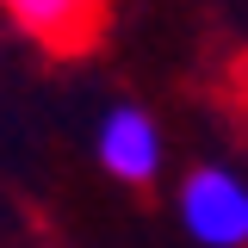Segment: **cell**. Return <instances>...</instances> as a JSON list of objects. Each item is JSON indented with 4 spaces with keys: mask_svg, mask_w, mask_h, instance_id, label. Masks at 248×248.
I'll return each mask as SVG.
<instances>
[{
    "mask_svg": "<svg viewBox=\"0 0 248 248\" xmlns=\"http://www.w3.org/2000/svg\"><path fill=\"white\" fill-rule=\"evenodd\" d=\"M93 155H99V168L118 186H149L155 174H161L168 143H161V124H155L143 106H112V112L99 118V130H93Z\"/></svg>",
    "mask_w": 248,
    "mask_h": 248,
    "instance_id": "2",
    "label": "cell"
},
{
    "mask_svg": "<svg viewBox=\"0 0 248 248\" xmlns=\"http://www.w3.org/2000/svg\"><path fill=\"white\" fill-rule=\"evenodd\" d=\"M174 211L199 248H248V174L223 161L192 168L174 192Z\"/></svg>",
    "mask_w": 248,
    "mask_h": 248,
    "instance_id": "1",
    "label": "cell"
},
{
    "mask_svg": "<svg viewBox=\"0 0 248 248\" xmlns=\"http://www.w3.org/2000/svg\"><path fill=\"white\" fill-rule=\"evenodd\" d=\"M0 6L13 13L19 31H31L44 50H62V56L99 37V0H0Z\"/></svg>",
    "mask_w": 248,
    "mask_h": 248,
    "instance_id": "3",
    "label": "cell"
}]
</instances>
